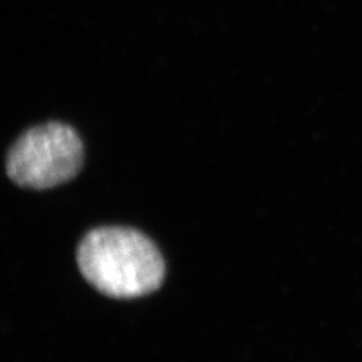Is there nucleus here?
<instances>
[{
	"label": "nucleus",
	"instance_id": "nucleus-1",
	"mask_svg": "<svg viewBox=\"0 0 362 362\" xmlns=\"http://www.w3.org/2000/svg\"><path fill=\"white\" fill-rule=\"evenodd\" d=\"M77 262L95 290L118 299L151 294L165 276V263L155 243L124 227H101L86 233L78 246Z\"/></svg>",
	"mask_w": 362,
	"mask_h": 362
},
{
	"label": "nucleus",
	"instance_id": "nucleus-2",
	"mask_svg": "<svg viewBox=\"0 0 362 362\" xmlns=\"http://www.w3.org/2000/svg\"><path fill=\"white\" fill-rule=\"evenodd\" d=\"M83 164L77 132L61 122L27 130L10 149L6 170L23 188L49 189L74 179Z\"/></svg>",
	"mask_w": 362,
	"mask_h": 362
}]
</instances>
